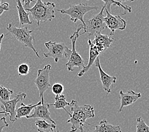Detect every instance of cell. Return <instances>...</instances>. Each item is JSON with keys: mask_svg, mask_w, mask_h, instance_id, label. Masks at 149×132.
<instances>
[{"mask_svg": "<svg viewBox=\"0 0 149 132\" xmlns=\"http://www.w3.org/2000/svg\"><path fill=\"white\" fill-rule=\"evenodd\" d=\"M70 107L72 114L70 119L67 121V123H71L70 132H76L80 126H83L86 123L88 119L95 117V109L91 105H79L76 101L72 100Z\"/></svg>", "mask_w": 149, "mask_h": 132, "instance_id": "6da1fadb", "label": "cell"}, {"mask_svg": "<svg viewBox=\"0 0 149 132\" xmlns=\"http://www.w3.org/2000/svg\"><path fill=\"white\" fill-rule=\"evenodd\" d=\"M55 4L51 2H44L41 0H38L33 8H26L31 14L33 19L36 20L38 26H40L41 22L50 21L54 19Z\"/></svg>", "mask_w": 149, "mask_h": 132, "instance_id": "7a4b0ae2", "label": "cell"}, {"mask_svg": "<svg viewBox=\"0 0 149 132\" xmlns=\"http://www.w3.org/2000/svg\"><path fill=\"white\" fill-rule=\"evenodd\" d=\"M6 30L8 32V33L11 34L12 37L15 40L20 41L26 47L33 50L38 57L40 58V55L34 46V37L31 34L33 30H29L26 26L23 27H17L14 26L12 23H9L8 26L6 27Z\"/></svg>", "mask_w": 149, "mask_h": 132, "instance_id": "3957f363", "label": "cell"}, {"mask_svg": "<svg viewBox=\"0 0 149 132\" xmlns=\"http://www.w3.org/2000/svg\"><path fill=\"white\" fill-rule=\"evenodd\" d=\"M84 26L83 24H80L78 26L77 30L70 36V40L71 41L72 44V50H71V54H70L69 59L67 60V62L66 63L65 66L69 71H73L75 67H81L84 68V61L79 55V53L76 51V40L79 36V31L83 29Z\"/></svg>", "mask_w": 149, "mask_h": 132, "instance_id": "277c9868", "label": "cell"}, {"mask_svg": "<svg viewBox=\"0 0 149 132\" xmlns=\"http://www.w3.org/2000/svg\"><path fill=\"white\" fill-rule=\"evenodd\" d=\"M97 9L98 6H90L86 3H79L77 5H70L69 8L67 10H58V11L62 14H66V15H69L70 17V21L73 22H76L77 20H80L84 27L85 23L84 16L85 14L91 10H97Z\"/></svg>", "mask_w": 149, "mask_h": 132, "instance_id": "5b68a950", "label": "cell"}, {"mask_svg": "<svg viewBox=\"0 0 149 132\" xmlns=\"http://www.w3.org/2000/svg\"><path fill=\"white\" fill-rule=\"evenodd\" d=\"M48 52L44 53L43 55L46 58L54 59L55 62L57 63L60 59L63 57L69 59L71 54V50H70L63 43H56L48 41L45 43Z\"/></svg>", "mask_w": 149, "mask_h": 132, "instance_id": "8992f818", "label": "cell"}, {"mask_svg": "<svg viewBox=\"0 0 149 132\" xmlns=\"http://www.w3.org/2000/svg\"><path fill=\"white\" fill-rule=\"evenodd\" d=\"M105 8V6L104 5L98 14L89 20H84L85 26L83 29L84 31L81 34L88 33L89 36H92L93 34L101 33L102 31L107 29L104 17Z\"/></svg>", "mask_w": 149, "mask_h": 132, "instance_id": "52a82bcc", "label": "cell"}, {"mask_svg": "<svg viewBox=\"0 0 149 132\" xmlns=\"http://www.w3.org/2000/svg\"><path fill=\"white\" fill-rule=\"evenodd\" d=\"M52 69V66L50 64L45 66L44 68L39 69L38 71V76L34 80V84L36 85L40 97L41 98V103L43 104L45 103L44 93L45 91L50 88L51 85L49 83V73Z\"/></svg>", "mask_w": 149, "mask_h": 132, "instance_id": "ba28073f", "label": "cell"}, {"mask_svg": "<svg viewBox=\"0 0 149 132\" xmlns=\"http://www.w3.org/2000/svg\"><path fill=\"white\" fill-rule=\"evenodd\" d=\"M26 94L24 92H19L18 94L15 95V97L13 99L10 100L9 101L5 102L0 100V104L1 108L6 113L8 114L9 119L10 122L14 123L17 120L16 118V105L19 102H21L26 98Z\"/></svg>", "mask_w": 149, "mask_h": 132, "instance_id": "9c48e42d", "label": "cell"}, {"mask_svg": "<svg viewBox=\"0 0 149 132\" xmlns=\"http://www.w3.org/2000/svg\"><path fill=\"white\" fill-rule=\"evenodd\" d=\"M107 16L104 17V20L107 28L111 31V36L114 34L116 30L123 31L126 29V22L120 15H113L105 10Z\"/></svg>", "mask_w": 149, "mask_h": 132, "instance_id": "30bf717a", "label": "cell"}, {"mask_svg": "<svg viewBox=\"0 0 149 132\" xmlns=\"http://www.w3.org/2000/svg\"><path fill=\"white\" fill-rule=\"evenodd\" d=\"M95 65L99 71L100 81L102 84V88L104 89V90L107 93L106 96H107L111 91V86L113 84L116 83L117 81V78L116 76H110V75L104 72V71L103 70L101 67L99 57H98L97 60H95Z\"/></svg>", "mask_w": 149, "mask_h": 132, "instance_id": "8fae6325", "label": "cell"}, {"mask_svg": "<svg viewBox=\"0 0 149 132\" xmlns=\"http://www.w3.org/2000/svg\"><path fill=\"white\" fill-rule=\"evenodd\" d=\"M52 106V103H44L43 104H41L36 107L34 109L33 113L32 115H30L26 117L27 119H31V118H38V119H42V120H48L50 122L56 124L55 121L52 119L50 116V112H49V108Z\"/></svg>", "mask_w": 149, "mask_h": 132, "instance_id": "7c38bea8", "label": "cell"}, {"mask_svg": "<svg viewBox=\"0 0 149 132\" xmlns=\"http://www.w3.org/2000/svg\"><path fill=\"white\" fill-rule=\"evenodd\" d=\"M119 95L120 101V106L118 110L119 112L122 111L123 108L131 105L141 97V93H136L133 90H129L126 93L120 90Z\"/></svg>", "mask_w": 149, "mask_h": 132, "instance_id": "4fadbf2b", "label": "cell"}, {"mask_svg": "<svg viewBox=\"0 0 149 132\" xmlns=\"http://www.w3.org/2000/svg\"><path fill=\"white\" fill-rule=\"evenodd\" d=\"M115 40L111 36H107L105 34H102V33H98L96 34L95 39L91 41L95 46L97 48L99 53H101L105 50L107 49L111 46L112 43Z\"/></svg>", "mask_w": 149, "mask_h": 132, "instance_id": "5bb4252c", "label": "cell"}, {"mask_svg": "<svg viewBox=\"0 0 149 132\" xmlns=\"http://www.w3.org/2000/svg\"><path fill=\"white\" fill-rule=\"evenodd\" d=\"M88 45L90 46V52H89V61L87 64L86 66H85L84 68L81 69L79 73L77 74V76L79 77L83 76V75L86 73L87 71H88L91 67L93 66V64L95 62V60L98 57L99 55H100V53L98 52V50L96 48L95 45L92 43V41L91 40H89L88 41Z\"/></svg>", "mask_w": 149, "mask_h": 132, "instance_id": "9a60e30c", "label": "cell"}, {"mask_svg": "<svg viewBox=\"0 0 149 132\" xmlns=\"http://www.w3.org/2000/svg\"><path fill=\"white\" fill-rule=\"evenodd\" d=\"M86 132H122V130L119 126L112 125L106 119H103L95 126L94 131H90L87 129Z\"/></svg>", "mask_w": 149, "mask_h": 132, "instance_id": "2e32d148", "label": "cell"}, {"mask_svg": "<svg viewBox=\"0 0 149 132\" xmlns=\"http://www.w3.org/2000/svg\"><path fill=\"white\" fill-rule=\"evenodd\" d=\"M42 103L41 101L39 102L36 104H28V105H25L24 103H21L20 107L19 108L16 109V112H17V116L16 118L18 119L19 118H21L22 117H27L28 116L30 115L31 112L32 110L34 109L35 108L38 107V105H41Z\"/></svg>", "mask_w": 149, "mask_h": 132, "instance_id": "e0dca14e", "label": "cell"}, {"mask_svg": "<svg viewBox=\"0 0 149 132\" xmlns=\"http://www.w3.org/2000/svg\"><path fill=\"white\" fill-rule=\"evenodd\" d=\"M16 3L20 26H23V25L26 24H32L33 22L31 21L29 19L30 13L26 11V10H25L23 7L22 2H21L20 0H17Z\"/></svg>", "mask_w": 149, "mask_h": 132, "instance_id": "ac0fdd59", "label": "cell"}, {"mask_svg": "<svg viewBox=\"0 0 149 132\" xmlns=\"http://www.w3.org/2000/svg\"><path fill=\"white\" fill-rule=\"evenodd\" d=\"M35 125L36 126L37 131L39 132H54V129L56 128V124L48 123L42 119H37L35 122Z\"/></svg>", "mask_w": 149, "mask_h": 132, "instance_id": "d6986e66", "label": "cell"}, {"mask_svg": "<svg viewBox=\"0 0 149 132\" xmlns=\"http://www.w3.org/2000/svg\"><path fill=\"white\" fill-rule=\"evenodd\" d=\"M55 103H52V106H54L56 109H63L70 116H71V113L69 112L65 109V107L70 106V103L67 102L66 96L65 95L62 94L60 95H56L55 98Z\"/></svg>", "mask_w": 149, "mask_h": 132, "instance_id": "ffe728a7", "label": "cell"}, {"mask_svg": "<svg viewBox=\"0 0 149 132\" xmlns=\"http://www.w3.org/2000/svg\"><path fill=\"white\" fill-rule=\"evenodd\" d=\"M104 2V6H105V9L107 10L109 12L111 13V5L113 6H118L119 7H121L125 11L131 13V11H132V8L131 6L128 5H123L122 4V3L123 2V1H111V0H102Z\"/></svg>", "mask_w": 149, "mask_h": 132, "instance_id": "44dd1931", "label": "cell"}, {"mask_svg": "<svg viewBox=\"0 0 149 132\" xmlns=\"http://www.w3.org/2000/svg\"><path fill=\"white\" fill-rule=\"evenodd\" d=\"M13 94L12 90L6 88L0 85V100L2 101L7 102L10 101V97Z\"/></svg>", "mask_w": 149, "mask_h": 132, "instance_id": "7402d4cb", "label": "cell"}, {"mask_svg": "<svg viewBox=\"0 0 149 132\" xmlns=\"http://www.w3.org/2000/svg\"><path fill=\"white\" fill-rule=\"evenodd\" d=\"M136 132H149V126L145 123V121L141 117L136 118Z\"/></svg>", "mask_w": 149, "mask_h": 132, "instance_id": "603a6c76", "label": "cell"}, {"mask_svg": "<svg viewBox=\"0 0 149 132\" xmlns=\"http://www.w3.org/2000/svg\"><path fill=\"white\" fill-rule=\"evenodd\" d=\"M18 73L19 76H27L30 72V67L27 64H22L18 67Z\"/></svg>", "mask_w": 149, "mask_h": 132, "instance_id": "cb8c5ba5", "label": "cell"}, {"mask_svg": "<svg viewBox=\"0 0 149 132\" xmlns=\"http://www.w3.org/2000/svg\"><path fill=\"white\" fill-rule=\"evenodd\" d=\"M51 88L52 92L54 93L56 96L62 95L63 90H64V87H63V85L61 83H55L54 85H53Z\"/></svg>", "mask_w": 149, "mask_h": 132, "instance_id": "d4e9b609", "label": "cell"}, {"mask_svg": "<svg viewBox=\"0 0 149 132\" xmlns=\"http://www.w3.org/2000/svg\"><path fill=\"white\" fill-rule=\"evenodd\" d=\"M9 124L7 122L6 120V117H2L0 119V132H3V128L5 127H8Z\"/></svg>", "mask_w": 149, "mask_h": 132, "instance_id": "484cf974", "label": "cell"}, {"mask_svg": "<svg viewBox=\"0 0 149 132\" xmlns=\"http://www.w3.org/2000/svg\"><path fill=\"white\" fill-rule=\"evenodd\" d=\"M9 10V4L8 3H4L0 5V16L5 11H8Z\"/></svg>", "mask_w": 149, "mask_h": 132, "instance_id": "4316f807", "label": "cell"}, {"mask_svg": "<svg viewBox=\"0 0 149 132\" xmlns=\"http://www.w3.org/2000/svg\"><path fill=\"white\" fill-rule=\"evenodd\" d=\"M21 2H24L25 3V6H29L31 3H36V1H29V0H24V1H22Z\"/></svg>", "mask_w": 149, "mask_h": 132, "instance_id": "83f0119b", "label": "cell"}, {"mask_svg": "<svg viewBox=\"0 0 149 132\" xmlns=\"http://www.w3.org/2000/svg\"><path fill=\"white\" fill-rule=\"evenodd\" d=\"M79 130H80V132H86L87 127H86L84 125L80 126V127L79 128Z\"/></svg>", "mask_w": 149, "mask_h": 132, "instance_id": "f1b7e54d", "label": "cell"}, {"mask_svg": "<svg viewBox=\"0 0 149 132\" xmlns=\"http://www.w3.org/2000/svg\"><path fill=\"white\" fill-rule=\"evenodd\" d=\"M4 38V34H2L1 36H0V50H1V43H2V40L3 38Z\"/></svg>", "mask_w": 149, "mask_h": 132, "instance_id": "f546056e", "label": "cell"}, {"mask_svg": "<svg viewBox=\"0 0 149 132\" xmlns=\"http://www.w3.org/2000/svg\"><path fill=\"white\" fill-rule=\"evenodd\" d=\"M0 114H5V116H7V115H8V114H7V113H6L5 111H0Z\"/></svg>", "mask_w": 149, "mask_h": 132, "instance_id": "4dcf8cb0", "label": "cell"}, {"mask_svg": "<svg viewBox=\"0 0 149 132\" xmlns=\"http://www.w3.org/2000/svg\"><path fill=\"white\" fill-rule=\"evenodd\" d=\"M1 0H0V5H1Z\"/></svg>", "mask_w": 149, "mask_h": 132, "instance_id": "1f68e13d", "label": "cell"}, {"mask_svg": "<svg viewBox=\"0 0 149 132\" xmlns=\"http://www.w3.org/2000/svg\"><path fill=\"white\" fill-rule=\"evenodd\" d=\"M56 132H60V131L59 130H58V131H56Z\"/></svg>", "mask_w": 149, "mask_h": 132, "instance_id": "d6a6232c", "label": "cell"}]
</instances>
